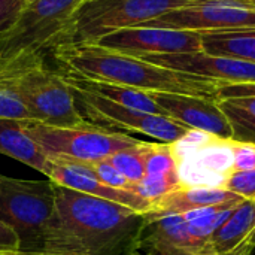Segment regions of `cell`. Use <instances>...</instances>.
<instances>
[{
    "mask_svg": "<svg viewBox=\"0 0 255 255\" xmlns=\"http://www.w3.org/2000/svg\"><path fill=\"white\" fill-rule=\"evenodd\" d=\"M55 209L43 233V254L136 255L145 214L54 184Z\"/></svg>",
    "mask_w": 255,
    "mask_h": 255,
    "instance_id": "obj_1",
    "label": "cell"
},
{
    "mask_svg": "<svg viewBox=\"0 0 255 255\" xmlns=\"http://www.w3.org/2000/svg\"><path fill=\"white\" fill-rule=\"evenodd\" d=\"M67 73L108 84L137 88L146 93H170L218 99L224 85L197 75L178 72L145 58L127 55L97 43L64 42L52 51Z\"/></svg>",
    "mask_w": 255,
    "mask_h": 255,
    "instance_id": "obj_2",
    "label": "cell"
},
{
    "mask_svg": "<svg viewBox=\"0 0 255 255\" xmlns=\"http://www.w3.org/2000/svg\"><path fill=\"white\" fill-rule=\"evenodd\" d=\"M85 0H33L0 34V76L31 61L45 51L70 40L72 21Z\"/></svg>",
    "mask_w": 255,
    "mask_h": 255,
    "instance_id": "obj_3",
    "label": "cell"
},
{
    "mask_svg": "<svg viewBox=\"0 0 255 255\" xmlns=\"http://www.w3.org/2000/svg\"><path fill=\"white\" fill-rule=\"evenodd\" d=\"M55 209L54 182L0 175V221L19 239L21 253H40L45 229Z\"/></svg>",
    "mask_w": 255,
    "mask_h": 255,
    "instance_id": "obj_4",
    "label": "cell"
},
{
    "mask_svg": "<svg viewBox=\"0 0 255 255\" xmlns=\"http://www.w3.org/2000/svg\"><path fill=\"white\" fill-rule=\"evenodd\" d=\"M1 78L13 82L33 121L54 127L88 124L76 106L70 85L61 73L49 70L43 60L31 61Z\"/></svg>",
    "mask_w": 255,
    "mask_h": 255,
    "instance_id": "obj_5",
    "label": "cell"
},
{
    "mask_svg": "<svg viewBox=\"0 0 255 255\" xmlns=\"http://www.w3.org/2000/svg\"><path fill=\"white\" fill-rule=\"evenodd\" d=\"M197 0H85L72 21L69 42L93 43L127 27L146 22Z\"/></svg>",
    "mask_w": 255,
    "mask_h": 255,
    "instance_id": "obj_6",
    "label": "cell"
},
{
    "mask_svg": "<svg viewBox=\"0 0 255 255\" xmlns=\"http://www.w3.org/2000/svg\"><path fill=\"white\" fill-rule=\"evenodd\" d=\"M24 128L48 157L76 161L105 160L121 149L142 142L127 133L99 127L91 123L75 127H54L25 121Z\"/></svg>",
    "mask_w": 255,
    "mask_h": 255,
    "instance_id": "obj_7",
    "label": "cell"
},
{
    "mask_svg": "<svg viewBox=\"0 0 255 255\" xmlns=\"http://www.w3.org/2000/svg\"><path fill=\"white\" fill-rule=\"evenodd\" d=\"M70 88L73 91L79 112L88 123L94 126L109 130L120 128L126 131L140 133L161 143H175L193 131L166 115H157L126 108L90 91L72 85Z\"/></svg>",
    "mask_w": 255,
    "mask_h": 255,
    "instance_id": "obj_8",
    "label": "cell"
},
{
    "mask_svg": "<svg viewBox=\"0 0 255 255\" xmlns=\"http://www.w3.org/2000/svg\"><path fill=\"white\" fill-rule=\"evenodd\" d=\"M172 146L182 187L223 188L233 173L232 140L193 130Z\"/></svg>",
    "mask_w": 255,
    "mask_h": 255,
    "instance_id": "obj_9",
    "label": "cell"
},
{
    "mask_svg": "<svg viewBox=\"0 0 255 255\" xmlns=\"http://www.w3.org/2000/svg\"><path fill=\"white\" fill-rule=\"evenodd\" d=\"M145 25L190 30L197 33H229L255 30L253 0H197L164 13Z\"/></svg>",
    "mask_w": 255,
    "mask_h": 255,
    "instance_id": "obj_10",
    "label": "cell"
},
{
    "mask_svg": "<svg viewBox=\"0 0 255 255\" xmlns=\"http://www.w3.org/2000/svg\"><path fill=\"white\" fill-rule=\"evenodd\" d=\"M93 43L133 57L164 55L202 51V34L190 30L137 25L117 30Z\"/></svg>",
    "mask_w": 255,
    "mask_h": 255,
    "instance_id": "obj_11",
    "label": "cell"
},
{
    "mask_svg": "<svg viewBox=\"0 0 255 255\" xmlns=\"http://www.w3.org/2000/svg\"><path fill=\"white\" fill-rule=\"evenodd\" d=\"M154 64L208 78L224 87L230 85H255V64L233 57L214 55L205 51L145 55L140 57Z\"/></svg>",
    "mask_w": 255,
    "mask_h": 255,
    "instance_id": "obj_12",
    "label": "cell"
},
{
    "mask_svg": "<svg viewBox=\"0 0 255 255\" xmlns=\"http://www.w3.org/2000/svg\"><path fill=\"white\" fill-rule=\"evenodd\" d=\"M154 102L163 109L164 115L194 131L212 134L224 140H233V127L218 99L151 93Z\"/></svg>",
    "mask_w": 255,
    "mask_h": 255,
    "instance_id": "obj_13",
    "label": "cell"
},
{
    "mask_svg": "<svg viewBox=\"0 0 255 255\" xmlns=\"http://www.w3.org/2000/svg\"><path fill=\"white\" fill-rule=\"evenodd\" d=\"M43 175L57 185L124 205L140 214H148L151 209V203L137 193L117 190L100 182L81 161L49 157Z\"/></svg>",
    "mask_w": 255,
    "mask_h": 255,
    "instance_id": "obj_14",
    "label": "cell"
},
{
    "mask_svg": "<svg viewBox=\"0 0 255 255\" xmlns=\"http://www.w3.org/2000/svg\"><path fill=\"white\" fill-rule=\"evenodd\" d=\"M206 253L193 241L184 215L145 214L137 254L140 255H188Z\"/></svg>",
    "mask_w": 255,
    "mask_h": 255,
    "instance_id": "obj_15",
    "label": "cell"
},
{
    "mask_svg": "<svg viewBox=\"0 0 255 255\" xmlns=\"http://www.w3.org/2000/svg\"><path fill=\"white\" fill-rule=\"evenodd\" d=\"M245 199L227 191L226 188H205V187H181L170 194L155 202L148 214L169 215L187 214L205 208L223 206L229 203H241Z\"/></svg>",
    "mask_w": 255,
    "mask_h": 255,
    "instance_id": "obj_16",
    "label": "cell"
},
{
    "mask_svg": "<svg viewBox=\"0 0 255 255\" xmlns=\"http://www.w3.org/2000/svg\"><path fill=\"white\" fill-rule=\"evenodd\" d=\"M64 81L76 88L90 91L93 94H97L103 99H108L114 103H118L126 108L137 109L142 112H149V114H157V115H164L163 109L154 102L151 93L126 87V85H118V84H108V82H99V81H91L85 79L67 72H61Z\"/></svg>",
    "mask_w": 255,
    "mask_h": 255,
    "instance_id": "obj_17",
    "label": "cell"
},
{
    "mask_svg": "<svg viewBox=\"0 0 255 255\" xmlns=\"http://www.w3.org/2000/svg\"><path fill=\"white\" fill-rule=\"evenodd\" d=\"M24 123L25 121L0 120V154L43 173L49 157L27 134Z\"/></svg>",
    "mask_w": 255,
    "mask_h": 255,
    "instance_id": "obj_18",
    "label": "cell"
},
{
    "mask_svg": "<svg viewBox=\"0 0 255 255\" xmlns=\"http://www.w3.org/2000/svg\"><path fill=\"white\" fill-rule=\"evenodd\" d=\"M255 229V202L244 200L239 203L226 223L217 230L211 241L214 253H229L245 242Z\"/></svg>",
    "mask_w": 255,
    "mask_h": 255,
    "instance_id": "obj_19",
    "label": "cell"
},
{
    "mask_svg": "<svg viewBox=\"0 0 255 255\" xmlns=\"http://www.w3.org/2000/svg\"><path fill=\"white\" fill-rule=\"evenodd\" d=\"M202 51L214 55L233 57L255 64V30L229 31V33H203Z\"/></svg>",
    "mask_w": 255,
    "mask_h": 255,
    "instance_id": "obj_20",
    "label": "cell"
},
{
    "mask_svg": "<svg viewBox=\"0 0 255 255\" xmlns=\"http://www.w3.org/2000/svg\"><path fill=\"white\" fill-rule=\"evenodd\" d=\"M238 205L239 203H229L223 206L205 208L182 214L193 241L199 245L202 251H212L211 241L214 235L226 223V220L230 217V214Z\"/></svg>",
    "mask_w": 255,
    "mask_h": 255,
    "instance_id": "obj_21",
    "label": "cell"
},
{
    "mask_svg": "<svg viewBox=\"0 0 255 255\" xmlns=\"http://www.w3.org/2000/svg\"><path fill=\"white\" fill-rule=\"evenodd\" d=\"M151 146V142H140L139 145L121 149L108 160L121 175H124L134 187L145 178L146 175V154Z\"/></svg>",
    "mask_w": 255,
    "mask_h": 255,
    "instance_id": "obj_22",
    "label": "cell"
},
{
    "mask_svg": "<svg viewBox=\"0 0 255 255\" xmlns=\"http://www.w3.org/2000/svg\"><path fill=\"white\" fill-rule=\"evenodd\" d=\"M0 120L33 121L22 97L9 78L0 76Z\"/></svg>",
    "mask_w": 255,
    "mask_h": 255,
    "instance_id": "obj_23",
    "label": "cell"
},
{
    "mask_svg": "<svg viewBox=\"0 0 255 255\" xmlns=\"http://www.w3.org/2000/svg\"><path fill=\"white\" fill-rule=\"evenodd\" d=\"M181 181L178 173L169 175H145V178L134 187V193L142 196L145 200L151 203V206L170 194L172 191L181 188Z\"/></svg>",
    "mask_w": 255,
    "mask_h": 255,
    "instance_id": "obj_24",
    "label": "cell"
},
{
    "mask_svg": "<svg viewBox=\"0 0 255 255\" xmlns=\"http://www.w3.org/2000/svg\"><path fill=\"white\" fill-rule=\"evenodd\" d=\"M169 173H178V164L172 143L151 142L146 154V175Z\"/></svg>",
    "mask_w": 255,
    "mask_h": 255,
    "instance_id": "obj_25",
    "label": "cell"
},
{
    "mask_svg": "<svg viewBox=\"0 0 255 255\" xmlns=\"http://www.w3.org/2000/svg\"><path fill=\"white\" fill-rule=\"evenodd\" d=\"M76 161V160H75ZM100 182L117 188V190H126L134 193V185L121 175L108 160H99V161H81Z\"/></svg>",
    "mask_w": 255,
    "mask_h": 255,
    "instance_id": "obj_26",
    "label": "cell"
},
{
    "mask_svg": "<svg viewBox=\"0 0 255 255\" xmlns=\"http://www.w3.org/2000/svg\"><path fill=\"white\" fill-rule=\"evenodd\" d=\"M223 188L241 196L245 200H255V169L232 173L226 179Z\"/></svg>",
    "mask_w": 255,
    "mask_h": 255,
    "instance_id": "obj_27",
    "label": "cell"
},
{
    "mask_svg": "<svg viewBox=\"0 0 255 255\" xmlns=\"http://www.w3.org/2000/svg\"><path fill=\"white\" fill-rule=\"evenodd\" d=\"M24 4V0H0V34L15 22Z\"/></svg>",
    "mask_w": 255,
    "mask_h": 255,
    "instance_id": "obj_28",
    "label": "cell"
},
{
    "mask_svg": "<svg viewBox=\"0 0 255 255\" xmlns=\"http://www.w3.org/2000/svg\"><path fill=\"white\" fill-rule=\"evenodd\" d=\"M19 251V239L15 232L0 221V254Z\"/></svg>",
    "mask_w": 255,
    "mask_h": 255,
    "instance_id": "obj_29",
    "label": "cell"
},
{
    "mask_svg": "<svg viewBox=\"0 0 255 255\" xmlns=\"http://www.w3.org/2000/svg\"><path fill=\"white\" fill-rule=\"evenodd\" d=\"M255 250L254 244L247 239L245 242H242L238 248H235L233 251H229V253H214V251H206V253H196V254H188V255H251L253 251Z\"/></svg>",
    "mask_w": 255,
    "mask_h": 255,
    "instance_id": "obj_30",
    "label": "cell"
},
{
    "mask_svg": "<svg viewBox=\"0 0 255 255\" xmlns=\"http://www.w3.org/2000/svg\"><path fill=\"white\" fill-rule=\"evenodd\" d=\"M0 255H49L43 254V253H21V251H15V253H3Z\"/></svg>",
    "mask_w": 255,
    "mask_h": 255,
    "instance_id": "obj_31",
    "label": "cell"
},
{
    "mask_svg": "<svg viewBox=\"0 0 255 255\" xmlns=\"http://www.w3.org/2000/svg\"><path fill=\"white\" fill-rule=\"evenodd\" d=\"M254 202H255V200H254ZM248 239H250V241H251V242L254 244V247H255V229H254V232L251 233V236H250Z\"/></svg>",
    "mask_w": 255,
    "mask_h": 255,
    "instance_id": "obj_32",
    "label": "cell"
},
{
    "mask_svg": "<svg viewBox=\"0 0 255 255\" xmlns=\"http://www.w3.org/2000/svg\"><path fill=\"white\" fill-rule=\"evenodd\" d=\"M24 1H25V3H28V1H33V0H24Z\"/></svg>",
    "mask_w": 255,
    "mask_h": 255,
    "instance_id": "obj_33",
    "label": "cell"
},
{
    "mask_svg": "<svg viewBox=\"0 0 255 255\" xmlns=\"http://www.w3.org/2000/svg\"><path fill=\"white\" fill-rule=\"evenodd\" d=\"M136 255H140V254H136Z\"/></svg>",
    "mask_w": 255,
    "mask_h": 255,
    "instance_id": "obj_34",
    "label": "cell"
},
{
    "mask_svg": "<svg viewBox=\"0 0 255 255\" xmlns=\"http://www.w3.org/2000/svg\"><path fill=\"white\" fill-rule=\"evenodd\" d=\"M253 1H255V0H253Z\"/></svg>",
    "mask_w": 255,
    "mask_h": 255,
    "instance_id": "obj_35",
    "label": "cell"
}]
</instances>
